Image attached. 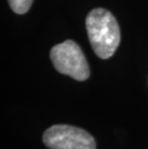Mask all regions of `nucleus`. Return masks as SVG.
<instances>
[{"instance_id": "obj_1", "label": "nucleus", "mask_w": 148, "mask_h": 149, "mask_svg": "<svg viewBox=\"0 0 148 149\" xmlns=\"http://www.w3.org/2000/svg\"><path fill=\"white\" fill-rule=\"evenodd\" d=\"M86 27L94 53L104 60L111 58L120 42V30L114 15L103 8L93 9L87 15Z\"/></svg>"}, {"instance_id": "obj_2", "label": "nucleus", "mask_w": 148, "mask_h": 149, "mask_svg": "<svg viewBox=\"0 0 148 149\" xmlns=\"http://www.w3.org/2000/svg\"><path fill=\"white\" fill-rule=\"evenodd\" d=\"M50 58L56 70L70 76L77 81H85L90 77V68L83 51L71 40L56 44L50 51Z\"/></svg>"}, {"instance_id": "obj_3", "label": "nucleus", "mask_w": 148, "mask_h": 149, "mask_svg": "<svg viewBox=\"0 0 148 149\" xmlns=\"http://www.w3.org/2000/svg\"><path fill=\"white\" fill-rule=\"evenodd\" d=\"M42 141L49 149H96L94 138L84 129L57 124L43 133Z\"/></svg>"}, {"instance_id": "obj_4", "label": "nucleus", "mask_w": 148, "mask_h": 149, "mask_svg": "<svg viewBox=\"0 0 148 149\" xmlns=\"http://www.w3.org/2000/svg\"><path fill=\"white\" fill-rule=\"evenodd\" d=\"M13 11L17 15H23L29 11L33 0H8Z\"/></svg>"}]
</instances>
